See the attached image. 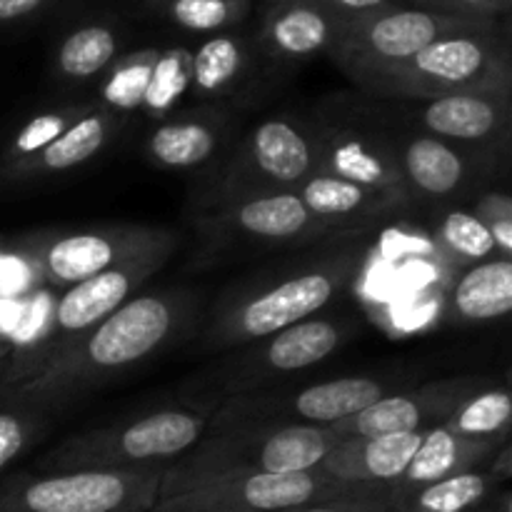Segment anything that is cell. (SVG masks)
Returning a JSON list of instances; mask_svg holds the SVG:
<instances>
[{"instance_id": "cell-43", "label": "cell", "mask_w": 512, "mask_h": 512, "mask_svg": "<svg viewBox=\"0 0 512 512\" xmlns=\"http://www.w3.org/2000/svg\"><path fill=\"white\" fill-rule=\"evenodd\" d=\"M268 3H283V0H265V5Z\"/></svg>"}, {"instance_id": "cell-30", "label": "cell", "mask_w": 512, "mask_h": 512, "mask_svg": "<svg viewBox=\"0 0 512 512\" xmlns=\"http://www.w3.org/2000/svg\"><path fill=\"white\" fill-rule=\"evenodd\" d=\"M443 425L460 438L488 440L495 445L508 443L512 425L510 388L490 383L488 388L470 395Z\"/></svg>"}, {"instance_id": "cell-22", "label": "cell", "mask_w": 512, "mask_h": 512, "mask_svg": "<svg viewBox=\"0 0 512 512\" xmlns=\"http://www.w3.org/2000/svg\"><path fill=\"white\" fill-rule=\"evenodd\" d=\"M425 430L403 435H378V438L340 440L313 468L315 475L355 488L390 490L405 473L418 453Z\"/></svg>"}, {"instance_id": "cell-19", "label": "cell", "mask_w": 512, "mask_h": 512, "mask_svg": "<svg viewBox=\"0 0 512 512\" xmlns=\"http://www.w3.org/2000/svg\"><path fill=\"white\" fill-rule=\"evenodd\" d=\"M320 125V160L318 173L350 180L378 193L395 195L413 205L398 158L393 138L370 130L348 128V125Z\"/></svg>"}, {"instance_id": "cell-16", "label": "cell", "mask_w": 512, "mask_h": 512, "mask_svg": "<svg viewBox=\"0 0 512 512\" xmlns=\"http://www.w3.org/2000/svg\"><path fill=\"white\" fill-rule=\"evenodd\" d=\"M393 148L413 203H453L470 193L480 195L495 158V153L460 148L420 130L393 140Z\"/></svg>"}, {"instance_id": "cell-24", "label": "cell", "mask_w": 512, "mask_h": 512, "mask_svg": "<svg viewBox=\"0 0 512 512\" xmlns=\"http://www.w3.org/2000/svg\"><path fill=\"white\" fill-rule=\"evenodd\" d=\"M498 448L500 445L488 443V440L460 438V435L450 433L445 425H435V428L425 430V438L420 443L418 453L413 455V460L405 468V473L400 475L398 483L388 490L390 503L395 505L398 500L415 493V490L425 488L430 483H438L443 478L488 468Z\"/></svg>"}, {"instance_id": "cell-15", "label": "cell", "mask_w": 512, "mask_h": 512, "mask_svg": "<svg viewBox=\"0 0 512 512\" xmlns=\"http://www.w3.org/2000/svg\"><path fill=\"white\" fill-rule=\"evenodd\" d=\"M483 375H460L423 383L418 388H398L375 400L353 418L333 425L340 440L378 438V435H403L443 425L470 395L488 388Z\"/></svg>"}, {"instance_id": "cell-23", "label": "cell", "mask_w": 512, "mask_h": 512, "mask_svg": "<svg viewBox=\"0 0 512 512\" xmlns=\"http://www.w3.org/2000/svg\"><path fill=\"white\" fill-rule=\"evenodd\" d=\"M295 193L310 213L335 225L345 235H360L385 215L410 208V203L395 195L378 193V190L363 188V185L328 173L310 175Z\"/></svg>"}, {"instance_id": "cell-37", "label": "cell", "mask_w": 512, "mask_h": 512, "mask_svg": "<svg viewBox=\"0 0 512 512\" xmlns=\"http://www.w3.org/2000/svg\"><path fill=\"white\" fill-rule=\"evenodd\" d=\"M405 3L450 18L503 20L510 13L512 0H405Z\"/></svg>"}, {"instance_id": "cell-9", "label": "cell", "mask_w": 512, "mask_h": 512, "mask_svg": "<svg viewBox=\"0 0 512 512\" xmlns=\"http://www.w3.org/2000/svg\"><path fill=\"white\" fill-rule=\"evenodd\" d=\"M178 233L160 225H100L88 230H35L15 238L43 285L55 290L155 253H175Z\"/></svg>"}, {"instance_id": "cell-34", "label": "cell", "mask_w": 512, "mask_h": 512, "mask_svg": "<svg viewBox=\"0 0 512 512\" xmlns=\"http://www.w3.org/2000/svg\"><path fill=\"white\" fill-rule=\"evenodd\" d=\"M253 10V0H168L158 13L190 35H220L238 28Z\"/></svg>"}, {"instance_id": "cell-20", "label": "cell", "mask_w": 512, "mask_h": 512, "mask_svg": "<svg viewBox=\"0 0 512 512\" xmlns=\"http://www.w3.org/2000/svg\"><path fill=\"white\" fill-rule=\"evenodd\" d=\"M233 118L223 108L203 105L193 110H178L163 120H155L143 140L148 163L163 170H203L218 165L223 148L230 140Z\"/></svg>"}, {"instance_id": "cell-29", "label": "cell", "mask_w": 512, "mask_h": 512, "mask_svg": "<svg viewBox=\"0 0 512 512\" xmlns=\"http://www.w3.org/2000/svg\"><path fill=\"white\" fill-rule=\"evenodd\" d=\"M158 53L160 48H138L120 55L110 65L108 73L95 83L98 85L95 103L123 120H128L133 113H140Z\"/></svg>"}, {"instance_id": "cell-3", "label": "cell", "mask_w": 512, "mask_h": 512, "mask_svg": "<svg viewBox=\"0 0 512 512\" xmlns=\"http://www.w3.org/2000/svg\"><path fill=\"white\" fill-rule=\"evenodd\" d=\"M218 400L208 395L175 400L130 418L85 428L68 435L38 458V473L73 470H125L170 465L200 443L213 420Z\"/></svg>"}, {"instance_id": "cell-39", "label": "cell", "mask_w": 512, "mask_h": 512, "mask_svg": "<svg viewBox=\"0 0 512 512\" xmlns=\"http://www.w3.org/2000/svg\"><path fill=\"white\" fill-rule=\"evenodd\" d=\"M53 3L55 0H0V28H13L40 18L45 10L53 8Z\"/></svg>"}, {"instance_id": "cell-18", "label": "cell", "mask_w": 512, "mask_h": 512, "mask_svg": "<svg viewBox=\"0 0 512 512\" xmlns=\"http://www.w3.org/2000/svg\"><path fill=\"white\" fill-rule=\"evenodd\" d=\"M123 128V118H118V115H113L93 100L88 113L80 115L60 138H55L40 153L30 155L28 160H23L15 168L0 173V195L35 188V185L65 178V175L85 168L118 140Z\"/></svg>"}, {"instance_id": "cell-5", "label": "cell", "mask_w": 512, "mask_h": 512, "mask_svg": "<svg viewBox=\"0 0 512 512\" xmlns=\"http://www.w3.org/2000/svg\"><path fill=\"white\" fill-rule=\"evenodd\" d=\"M363 90L398 103H423L470 90H512L508 28L498 20L443 35Z\"/></svg>"}, {"instance_id": "cell-11", "label": "cell", "mask_w": 512, "mask_h": 512, "mask_svg": "<svg viewBox=\"0 0 512 512\" xmlns=\"http://www.w3.org/2000/svg\"><path fill=\"white\" fill-rule=\"evenodd\" d=\"M498 20H465L430 13L413 5H395L378 13L360 15L345 23L338 45L328 58L360 88L398 68L408 58L435 43L438 38L460 30H473Z\"/></svg>"}, {"instance_id": "cell-42", "label": "cell", "mask_w": 512, "mask_h": 512, "mask_svg": "<svg viewBox=\"0 0 512 512\" xmlns=\"http://www.w3.org/2000/svg\"><path fill=\"white\" fill-rule=\"evenodd\" d=\"M145 3H148L150 8H155V10H158L160 5H163V3H168V0H145Z\"/></svg>"}, {"instance_id": "cell-28", "label": "cell", "mask_w": 512, "mask_h": 512, "mask_svg": "<svg viewBox=\"0 0 512 512\" xmlns=\"http://www.w3.org/2000/svg\"><path fill=\"white\" fill-rule=\"evenodd\" d=\"M500 480L488 468L443 478L398 500L390 512H473L500 490Z\"/></svg>"}, {"instance_id": "cell-13", "label": "cell", "mask_w": 512, "mask_h": 512, "mask_svg": "<svg viewBox=\"0 0 512 512\" xmlns=\"http://www.w3.org/2000/svg\"><path fill=\"white\" fill-rule=\"evenodd\" d=\"M173 258L170 253L143 255L115 268L103 270L88 280L58 290V298L50 313L48 333L40 350V370L55 358L68 353L93 328L115 313L120 305L138 295V290ZM38 370V373H40Z\"/></svg>"}, {"instance_id": "cell-36", "label": "cell", "mask_w": 512, "mask_h": 512, "mask_svg": "<svg viewBox=\"0 0 512 512\" xmlns=\"http://www.w3.org/2000/svg\"><path fill=\"white\" fill-rule=\"evenodd\" d=\"M473 215L488 228L500 258H512V200L500 190H483L473 203Z\"/></svg>"}, {"instance_id": "cell-33", "label": "cell", "mask_w": 512, "mask_h": 512, "mask_svg": "<svg viewBox=\"0 0 512 512\" xmlns=\"http://www.w3.org/2000/svg\"><path fill=\"white\" fill-rule=\"evenodd\" d=\"M435 243L440 253L458 268L483 263V260L500 258L488 228L465 208H445L435 223Z\"/></svg>"}, {"instance_id": "cell-8", "label": "cell", "mask_w": 512, "mask_h": 512, "mask_svg": "<svg viewBox=\"0 0 512 512\" xmlns=\"http://www.w3.org/2000/svg\"><path fill=\"white\" fill-rule=\"evenodd\" d=\"M165 465L125 470L0 475V512H150Z\"/></svg>"}, {"instance_id": "cell-14", "label": "cell", "mask_w": 512, "mask_h": 512, "mask_svg": "<svg viewBox=\"0 0 512 512\" xmlns=\"http://www.w3.org/2000/svg\"><path fill=\"white\" fill-rule=\"evenodd\" d=\"M365 488L335 483L320 475H240L195 485L170 498H158L150 512H280L308 503L348 498Z\"/></svg>"}, {"instance_id": "cell-17", "label": "cell", "mask_w": 512, "mask_h": 512, "mask_svg": "<svg viewBox=\"0 0 512 512\" xmlns=\"http://www.w3.org/2000/svg\"><path fill=\"white\" fill-rule=\"evenodd\" d=\"M512 90H470L445 98L403 103V118L420 133L460 148L495 153L510 143Z\"/></svg>"}, {"instance_id": "cell-21", "label": "cell", "mask_w": 512, "mask_h": 512, "mask_svg": "<svg viewBox=\"0 0 512 512\" xmlns=\"http://www.w3.org/2000/svg\"><path fill=\"white\" fill-rule=\"evenodd\" d=\"M348 20L315 0L268 3L260 18L258 53L283 65H300L318 55H330Z\"/></svg>"}, {"instance_id": "cell-38", "label": "cell", "mask_w": 512, "mask_h": 512, "mask_svg": "<svg viewBox=\"0 0 512 512\" xmlns=\"http://www.w3.org/2000/svg\"><path fill=\"white\" fill-rule=\"evenodd\" d=\"M393 503L385 488H365L360 493L348 495V498L325 500V503H308L298 508H288L280 512H390Z\"/></svg>"}, {"instance_id": "cell-40", "label": "cell", "mask_w": 512, "mask_h": 512, "mask_svg": "<svg viewBox=\"0 0 512 512\" xmlns=\"http://www.w3.org/2000/svg\"><path fill=\"white\" fill-rule=\"evenodd\" d=\"M315 3L333 10L335 15H340V18L345 20L378 13V10H385V8H395V5H408L405 0H315Z\"/></svg>"}, {"instance_id": "cell-41", "label": "cell", "mask_w": 512, "mask_h": 512, "mask_svg": "<svg viewBox=\"0 0 512 512\" xmlns=\"http://www.w3.org/2000/svg\"><path fill=\"white\" fill-rule=\"evenodd\" d=\"M473 512H512V495L508 493V490H498L490 503H485L483 508H478Z\"/></svg>"}, {"instance_id": "cell-31", "label": "cell", "mask_w": 512, "mask_h": 512, "mask_svg": "<svg viewBox=\"0 0 512 512\" xmlns=\"http://www.w3.org/2000/svg\"><path fill=\"white\" fill-rule=\"evenodd\" d=\"M55 415L28 403L13 390L0 393V475L48 435Z\"/></svg>"}, {"instance_id": "cell-6", "label": "cell", "mask_w": 512, "mask_h": 512, "mask_svg": "<svg viewBox=\"0 0 512 512\" xmlns=\"http://www.w3.org/2000/svg\"><path fill=\"white\" fill-rule=\"evenodd\" d=\"M320 125L298 115H270L210 170L198 210L243 195L298 190L318 173Z\"/></svg>"}, {"instance_id": "cell-4", "label": "cell", "mask_w": 512, "mask_h": 512, "mask_svg": "<svg viewBox=\"0 0 512 512\" xmlns=\"http://www.w3.org/2000/svg\"><path fill=\"white\" fill-rule=\"evenodd\" d=\"M340 443L333 425H238L208 430L165 470L160 498L240 475L310 473Z\"/></svg>"}, {"instance_id": "cell-10", "label": "cell", "mask_w": 512, "mask_h": 512, "mask_svg": "<svg viewBox=\"0 0 512 512\" xmlns=\"http://www.w3.org/2000/svg\"><path fill=\"white\" fill-rule=\"evenodd\" d=\"M403 385L400 378L345 375L308 385H275L220 400L208 430L238 425H338Z\"/></svg>"}, {"instance_id": "cell-2", "label": "cell", "mask_w": 512, "mask_h": 512, "mask_svg": "<svg viewBox=\"0 0 512 512\" xmlns=\"http://www.w3.org/2000/svg\"><path fill=\"white\" fill-rule=\"evenodd\" d=\"M360 263V245L345 240L328 253L285 265L268 278L260 275L240 283L218 300L200 348L225 353L320 315L350 288Z\"/></svg>"}, {"instance_id": "cell-12", "label": "cell", "mask_w": 512, "mask_h": 512, "mask_svg": "<svg viewBox=\"0 0 512 512\" xmlns=\"http://www.w3.org/2000/svg\"><path fill=\"white\" fill-rule=\"evenodd\" d=\"M195 225L210 248H303L330 238H345L335 225L310 213L295 190L243 195L200 208L195 213Z\"/></svg>"}, {"instance_id": "cell-7", "label": "cell", "mask_w": 512, "mask_h": 512, "mask_svg": "<svg viewBox=\"0 0 512 512\" xmlns=\"http://www.w3.org/2000/svg\"><path fill=\"white\" fill-rule=\"evenodd\" d=\"M350 333L353 325L335 315L320 313L300 320L280 333L235 348L230 358L200 375L195 395H208L220 403L233 395L285 385L290 378L338 353L350 340Z\"/></svg>"}, {"instance_id": "cell-32", "label": "cell", "mask_w": 512, "mask_h": 512, "mask_svg": "<svg viewBox=\"0 0 512 512\" xmlns=\"http://www.w3.org/2000/svg\"><path fill=\"white\" fill-rule=\"evenodd\" d=\"M90 105H93V100H88V103H60L25 120L0 150V173L15 168L30 155L40 153L55 138H60L80 115L88 113Z\"/></svg>"}, {"instance_id": "cell-35", "label": "cell", "mask_w": 512, "mask_h": 512, "mask_svg": "<svg viewBox=\"0 0 512 512\" xmlns=\"http://www.w3.org/2000/svg\"><path fill=\"white\" fill-rule=\"evenodd\" d=\"M188 95L190 48H185V45L160 48L140 113L155 123V120H163L168 118V115L178 113L180 103H183V98H188Z\"/></svg>"}, {"instance_id": "cell-1", "label": "cell", "mask_w": 512, "mask_h": 512, "mask_svg": "<svg viewBox=\"0 0 512 512\" xmlns=\"http://www.w3.org/2000/svg\"><path fill=\"white\" fill-rule=\"evenodd\" d=\"M198 305V293L188 288L135 295L13 393L58 418L70 405L170 348L195 320Z\"/></svg>"}, {"instance_id": "cell-26", "label": "cell", "mask_w": 512, "mask_h": 512, "mask_svg": "<svg viewBox=\"0 0 512 512\" xmlns=\"http://www.w3.org/2000/svg\"><path fill=\"white\" fill-rule=\"evenodd\" d=\"M255 55V40L235 30L205 38L198 48H190V95L215 100L235 93L253 70Z\"/></svg>"}, {"instance_id": "cell-27", "label": "cell", "mask_w": 512, "mask_h": 512, "mask_svg": "<svg viewBox=\"0 0 512 512\" xmlns=\"http://www.w3.org/2000/svg\"><path fill=\"white\" fill-rule=\"evenodd\" d=\"M512 310V260L490 258L460 268L448 293V315L455 323L478 325L505 318Z\"/></svg>"}, {"instance_id": "cell-25", "label": "cell", "mask_w": 512, "mask_h": 512, "mask_svg": "<svg viewBox=\"0 0 512 512\" xmlns=\"http://www.w3.org/2000/svg\"><path fill=\"white\" fill-rule=\"evenodd\" d=\"M123 43L125 33L118 20H83L58 38L50 53V70L65 85H95L123 55Z\"/></svg>"}]
</instances>
